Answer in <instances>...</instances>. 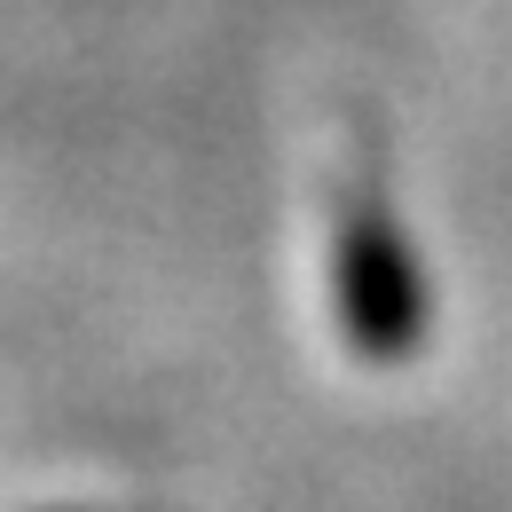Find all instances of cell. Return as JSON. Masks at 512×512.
Wrapping results in <instances>:
<instances>
[{"mask_svg":"<svg viewBox=\"0 0 512 512\" xmlns=\"http://www.w3.org/2000/svg\"><path fill=\"white\" fill-rule=\"evenodd\" d=\"M331 292H339V323L363 355H410L418 331H426V292H418V268L402 253V229L386 221L379 205H355L339 221V253H331Z\"/></svg>","mask_w":512,"mask_h":512,"instance_id":"6da1fadb","label":"cell"}]
</instances>
